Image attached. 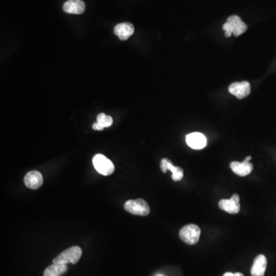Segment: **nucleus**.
Masks as SVG:
<instances>
[{"mask_svg":"<svg viewBox=\"0 0 276 276\" xmlns=\"http://www.w3.org/2000/svg\"><path fill=\"white\" fill-rule=\"evenodd\" d=\"M222 30L225 31V36L226 38L231 36L232 34L235 37H239L246 31L248 26L245 23H243L240 16L234 15L228 18L227 21L222 26Z\"/></svg>","mask_w":276,"mask_h":276,"instance_id":"obj_1","label":"nucleus"},{"mask_svg":"<svg viewBox=\"0 0 276 276\" xmlns=\"http://www.w3.org/2000/svg\"><path fill=\"white\" fill-rule=\"evenodd\" d=\"M82 248L78 246H72L63 251L53 260L54 264H76L82 257Z\"/></svg>","mask_w":276,"mask_h":276,"instance_id":"obj_2","label":"nucleus"},{"mask_svg":"<svg viewBox=\"0 0 276 276\" xmlns=\"http://www.w3.org/2000/svg\"><path fill=\"white\" fill-rule=\"evenodd\" d=\"M201 230L198 226L189 224L183 227L180 231V238L188 245H195L200 240Z\"/></svg>","mask_w":276,"mask_h":276,"instance_id":"obj_3","label":"nucleus"},{"mask_svg":"<svg viewBox=\"0 0 276 276\" xmlns=\"http://www.w3.org/2000/svg\"><path fill=\"white\" fill-rule=\"evenodd\" d=\"M124 210L129 214L141 216L148 215L151 211L148 203L143 199L128 200L124 203Z\"/></svg>","mask_w":276,"mask_h":276,"instance_id":"obj_4","label":"nucleus"},{"mask_svg":"<svg viewBox=\"0 0 276 276\" xmlns=\"http://www.w3.org/2000/svg\"><path fill=\"white\" fill-rule=\"evenodd\" d=\"M93 165L97 172L104 176H109L115 171L114 163L102 154H97L93 158Z\"/></svg>","mask_w":276,"mask_h":276,"instance_id":"obj_5","label":"nucleus"},{"mask_svg":"<svg viewBox=\"0 0 276 276\" xmlns=\"http://www.w3.org/2000/svg\"><path fill=\"white\" fill-rule=\"evenodd\" d=\"M229 92L239 99H243L251 93V85L249 82L244 81L234 82L229 86Z\"/></svg>","mask_w":276,"mask_h":276,"instance_id":"obj_6","label":"nucleus"},{"mask_svg":"<svg viewBox=\"0 0 276 276\" xmlns=\"http://www.w3.org/2000/svg\"><path fill=\"white\" fill-rule=\"evenodd\" d=\"M240 198L238 194H233L229 200H221L219 207L221 210L230 214H237L240 210Z\"/></svg>","mask_w":276,"mask_h":276,"instance_id":"obj_7","label":"nucleus"},{"mask_svg":"<svg viewBox=\"0 0 276 276\" xmlns=\"http://www.w3.org/2000/svg\"><path fill=\"white\" fill-rule=\"evenodd\" d=\"M186 144L189 148L194 150H201L207 146V137L201 133L195 132L186 137Z\"/></svg>","mask_w":276,"mask_h":276,"instance_id":"obj_8","label":"nucleus"},{"mask_svg":"<svg viewBox=\"0 0 276 276\" xmlns=\"http://www.w3.org/2000/svg\"><path fill=\"white\" fill-rule=\"evenodd\" d=\"M24 183L25 185L30 189H37L42 186L43 177L40 172L36 170H32L25 176Z\"/></svg>","mask_w":276,"mask_h":276,"instance_id":"obj_9","label":"nucleus"},{"mask_svg":"<svg viewBox=\"0 0 276 276\" xmlns=\"http://www.w3.org/2000/svg\"><path fill=\"white\" fill-rule=\"evenodd\" d=\"M160 169L162 172L166 173L167 170H171L172 171V179L174 181H180L183 179L184 177V170L181 167H175L173 164L172 162L170 161L169 159H162L160 162Z\"/></svg>","mask_w":276,"mask_h":276,"instance_id":"obj_10","label":"nucleus"},{"mask_svg":"<svg viewBox=\"0 0 276 276\" xmlns=\"http://www.w3.org/2000/svg\"><path fill=\"white\" fill-rule=\"evenodd\" d=\"M114 32L119 38V39L125 41L134 34V27L130 23H119L115 26Z\"/></svg>","mask_w":276,"mask_h":276,"instance_id":"obj_11","label":"nucleus"},{"mask_svg":"<svg viewBox=\"0 0 276 276\" xmlns=\"http://www.w3.org/2000/svg\"><path fill=\"white\" fill-rule=\"evenodd\" d=\"M63 10L69 14H82L85 11V3L82 0H68L63 5Z\"/></svg>","mask_w":276,"mask_h":276,"instance_id":"obj_12","label":"nucleus"},{"mask_svg":"<svg viewBox=\"0 0 276 276\" xmlns=\"http://www.w3.org/2000/svg\"><path fill=\"white\" fill-rule=\"evenodd\" d=\"M230 168L236 175L245 177L252 172L253 164L245 160H243V162L233 161L230 163Z\"/></svg>","mask_w":276,"mask_h":276,"instance_id":"obj_13","label":"nucleus"},{"mask_svg":"<svg viewBox=\"0 0 276 276\" xmlns=\"http://www.w3.org/2000/svg\"><path fill=\"white\" fill-rule=\"evenodd\" d=\"M267 267V259L264 255H259L254 259L251 269L252 276H264Z\"/></svg>","mask_w":276,"mask_h":276,"instance_id":"obj_14","label":"nucleus"},{"mask_svg":"<svg viewBox=\"0 0 276 276\" xmlns=\"http://www.w3.org/2000/svg\"><path fill=\"white\" fill-rule=\"evenodd\" d=\"M66 264H53L49 266L44 272V276H60L66 273Z\"/></svg>","mask_w":276,"mask_h":276,"instance_id":"obj_15","label":"nucleus"},{"mask_svg":"<svg viewBox=\"0 0 276 276\" xmlns=\"http://www.w3.org/2000/svg\"><path fill=\"white\" fill-rule=\"evenodd\" d=\"M97 122L99 123L100 125L103 127H111L113 123V119L109 115H106L105 114L101 113L97 115Z\"/></svg>","mask_w":276,"mask_h":276,"instance_id":"obj_16","label":"nucleus"},{"mask_svg":"<svg viewBox=\"0 0 276 276\" xmlns=\"http://www.w3.org/2000/svg\"><path fill=\"white\" fill-rule=\"evenodd\" d=\"M92 128L94 129V130H104V127L100 125L99 123L96 122L93 125H92Z\"/></svg>","mask_w":276,"mask_h":276,"instance_id":"obj_17","label":"nucleus"},{"mask_svg":"<svg viewBox=\"0 0 276 276\" xmlns=\"http://www.w3.org/2000/svg\"><path fill=\"white\" fill-rule=\"evenodd\" d=\"M223 276H245L243 273H226L223 275Z\"/></svg>","mask_w":276,"mask_h":276,"instance_id":"obj_18","label":"nucleus"},{"mask_svg":"<svg viewBox=\"0 0 276 276\" xmlns=\"http://www.w3.org/2000/svg\"><path fill=\"white\" fill-rule=\"evenodd\" d=\"M251 159H252V156H247L246 158H245V160H245V161H246V162H249V161H250Z\"/></svg>","mask_w":276,"mask_h":276,"instance_id":"obj_19","label":"nucleus"},{"mask_svg":"<svg viewBox=\"0 0 276 276\" xmlns=\"http://www.w3.org/2000/svg\"></svg>","mask_w":276,"mask_h":276,"instance_id":"obj_20","label":"nucleus"}]
</instances>
